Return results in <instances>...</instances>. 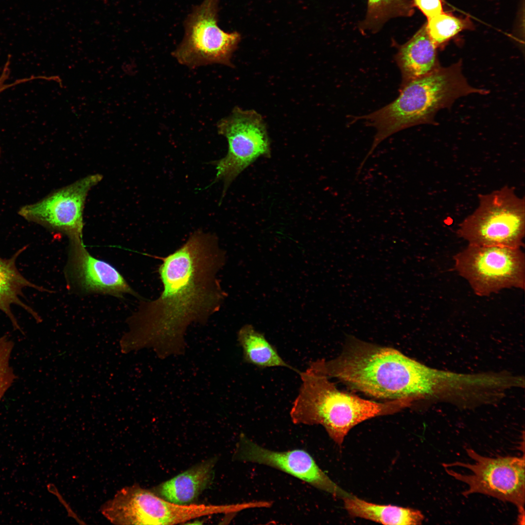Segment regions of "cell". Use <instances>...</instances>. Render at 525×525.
<instances>
[{
  "mask_svg": "<svg viewBox=\"0 0 525 525\" xmlns=\"http://www.w3.org/2000/svg\"><path fill=\"white\" fill-rule=\"evenodd\" d=\"M226 259L217 238L201 230L162 258L163 291L156 299L140 301L127 318L129 331L121 341L124 352L152 349L161 359L184 354L188 327L205 324L227 296L217 277Z\"/></svg>",
  "mask_w": 525,
  "mask_h": 525,
  "instance_id": "1",
  "label": "cell"
},
{
  "mask_svg": "<svg viewBox=\"0 0 525 525\" xmlns=\"http://www.w3.org/2000/svg\"><path fill=\"white\" fill-rule=\"evenodd\" d=\"M309 368L373 397L389 400L456 399L464 385L463 374L430 368L395 349L351 339L342 352Z\"/></svg>",
  "mask_w": 525,
  "mask_h": 525,
  "instance_id": "2",
  "label": "cell"
},
{
  "mask_svg": "<svg viewBox=\"0 0 525 525\" xmlns=\"http://www.w3.org/2000/svg\"><path fill=\"white\" fill-rule=\"evenodd\" d=\"M462 70V62L440 67L423 77L401 86L398 98L388 105L357 119L365 120L376 130L371 146L360 163L361 170L376 148L388 137L402 129L421 124H432L440 109L460 97L478 94Z\"/></svg>",
  "mask_w": 525,
  "mask_h": 525,
  "instance_id": "3",
  "label": "cell"
},
{
  "mask_svg": "<svg viewBox=\"0 0 525 525\" xmlns=\"http://www.w3.org/2000/svg\"><path fill=\"white\" fill-rule=\"evenodd\" d=\"M298 373L302 383L290 412L292 421L295 424L321 425L340 446L355 425L398 412L413 404L409 399L384 402L364 399L339 390L328 377L309 368Z\"/></svg>",
  "mask_w": 525,
  "mask_h": 525,
  "instance_id": "4",
  "label": "cell"
},
{
  "mask_svg": "<svg viewBox=\"0 0 525 525\" xmlns=\"http://www.w3.org/2000/svg\"><path fill=\"white\" fill-rule=\"evenodd\" d=\"M248 502L226 505H180L167 501L138 485L118 491L101 508L116 525H174L202 516L236 513L248 509Z\"/></svg>",
  "mask_w": 525,
  "mask_h": 525,
  "instance_id": "5",
  "label": "cell"
},
{
  "mask_svg": "<svg viewBox=\"0 0 525 525\" xmlns=\"http://www.w3.org/2000/svg\"><path fill=\"white\" fill-rule=\"evenodd\" d=\"M477 208L460 224L456 234L468 244L521 248L525 235V201L504 186L479 194Z\"/></svg>",
  "mask_w": 525,
  "mask_h": 525,
  "instance_id": "6",
  "label": "cell"
},
{
  "mask_svg": "<svg viewBox=\"0 0 525 525\" xmlns=\"http://www.w3.org/2000/svg\"><path fill=\"white\" fill-rule=\"evenodd\" d=\"M466 453L473 463L457 461L443 463L448 475L466 484L462 492L468 497L481 493L515 505L519 513H525V458L516 456L490 457L471 448Z\"/></svg>",
  "mask_w": 525,
  "mask_h": 525,
  "instance_id": "7",
  "label": "cell"
},
{
  "mask_svg": "<svg viewBox=\"0 0 525 525\" xmlns=\"http://www.w3.org/2000/svg\"><path fill=\"white\" fill-rule=\"evenodd\" d=\"M219 0H203L187 17L183 39L172 52L179 64L192 69L215 64L233 67L241 35L219 27Z\"/></svg>",
  "mask_w": 525,
  "mask_h": 525,
  "instance_id": "8",
  "label": "cell"
},
{
  "mask_svg": "<svg viewBox=\"0 0 525 525\" xmlns=\"http://www.w3.org/2000/svg\"><path fill=\"white\" fill-rule=\"evenodd\" d=\"M521 249L468 244L454 256L455 267L478 296L507 288L524 290L525 256Z\"/></svg>",
  "mask_w": 525,
  "mask_h": 525,
  "instance_id": "9",
  "label": "cell"
},
{
  "mask_svg": "<svg viewBox=\"0 0 525 525\" xmlns=\"http://www.w3.org/2000/svg\"><path fill=\"white\" fill-rule=\"evenodd\" d=\"M216 126L228 145L226 156L214 164L215 180L223 181L225 192L236 177L257 158L270 155V144L265 122L254 110L235 106Z\"/></svg>",
  "mask_w": 525,
  "mask_h": 525,
  "instance_id": "10",
  "label": "cell"
},
{
  "mask_svg": "<svg viewBox=\"0 0 525 525\" xmlns=\"http://www.w3.org/2000/svg\"><path fill=\"white\" fill-rule=\"evenodd\" d=\"M102 179V175L98 174L87 175L38 202L21 207L18 214L29 221L67 236L69 240L83 239L87 197Z\"/></svg>",
  "mask_w": 525,
  "mask_h": 525,
  "instance_id": "11",
  "label": "cell"
},
{
  "mask_svg": "<svg viewBox=\"0 0 525 525\" xmlns=\"http://www.w3.org/2000/svg\"><path fill=\"white\" fill-rule=\"evenodd\" d=\"M233 457L241 461L264 465L282 471L335 497L343 499L351 494L334 482L321 469L312 456L303 449L271 450L242 434Z\"/></svg>",
  "mask_w": 525,
  "mask_h": 525,
  "instance_id": "12",
  "label": "cell"
},
{
  "mask_svg": "<svg viewBox=\"0 0 525 525\" xmlns=\"http://www.w3.org/2000/svg\"><path fill=\"white\" fill-rule=\"evenodd\" d=\"M64 273L68 289L74 294L138 296L114 266L90 254L83 239L69 240Z\"/></svg>",
  "mask_w": 525,
  "mask_h": 525,
  "instance_id": "13",
  "label": "cell"
},
{
  "mask_svg": "<svg viewBox=\"0 0 525 525\" xmlns=\"http://www.w3.org/2000/svg\"><path fill=\"white\" fill-rule=\"evenodd\" d=\"M437 48L428 34L426 24L399 47L395 59L402 75L401 86L440 67Z\"/></svg>",
  "mask_w": 525,
  "mask_h": 525,
  "instance_id": "14",
  "label": "cell"
},
{
  "mask_svg": "<svg viewBox=\"0 0 525 525\" xmlns=\"http://www.w3.org/2000/svg\"><path fill=\"white\" fill-rule=\"evenodd\" d=\"M215 462V459H210L198 464L159 484L153 491L175 504H192L211 484Z\"/></svg>",
  "mask_w": 525,
  "mask_h": 525,
  "instance_id": "15",
  "label": "cell"
},
{
  "mask_svg": "<svg viewBox=\"0 0 525 525\" xmlns=\"http://www.w3.org/2000/svg\"><path fill=\"white\" fill-rule=\"evenodd\" d=\"M25 249V246L19 249L9 259L0 257V310L9 317L15 329L20 331L11 306L14 304L20 306L39 322L41 318L37 313L21 300V298L24 297L22 290L29 287L40 291H47L29 281L18 270L17 259Z\"/></svg>",
  "mask_w": 525,
  "mask_h": 525,
  "instance_id": "16",
  "label": "cell"
},
{
  "mask_svg": "<svg viewBox=\"0 0 525 525\" xmlns=\"http://www.w3.org/2000/svg\"><path fill=\"white\" fill-rule=\"evenodd\" d=\"M342 499L351 517L390 525H420L424 518L420 511L409 508L372 503L352 494Z\"/></svg>",
  "mask_w": 525,
  "mask_h": 525,
  "instance_id": "17",
  "label": "cell"
},
{
  "mask_svg": "<svg viewBox=\"0 0 525 525\" xmlns=\"http://www.w3.org/2000/svg\"><path fill=\"white\" fill-rule=\"evenodd\" d=\"M237 340L243 350V359L245 363L261 368L285 367L299 372L287 364L264 335L252 325L247 324L240 329L237 332Z\"/></svg>",
  "mask_w": 525,
  "mask_h": 525,
  "instance_id": "18",
  "label": "cell"
},
{
  "mask_svg": "<svg viewBox=\"0 0 525 525\" xmlns=\"http://www.w3.org/2000/svg\"><path fill=\"white\" fill-rule=\"evenodd\" d=\"M414 7L411 0H368L366 15L360 23V30L365 33H376L389 19L412 16Z\"/></svg>",
  "mask_w": 525,
  "mask_h": 525,
  "instance_id": "19",
  "label": "cell"
},
{
  "mask_svg": "<svg viewBox=\"0 0 525 525\" xmlns=\"http://www.w3.org/2000/svg\"><path fill=\"white\" fill-rule=\"evenodd\" d=\"M425 24L428 34L437 47L472 27L469 19L459 18L444 12L427 18Z\"/></svg>",
  "mask_w": 525,
  "mask_h": 525,
  "instance_id": "20",
  "label": "cell"
},
{
  "mask_svg": "<svg viewBox=\"0 0 525 525\" xmlns=\"http://www.w3.org/2000/svg\"><path fill=\"white\" fill-rule=\"evenodd\" d=\"M14 343L7 336L0 337V400L16 379L11 360Z\"/></svg>",
  "mask_w": 525,
  "mask_h": 525,
  "instance_id": "21",
  "label": "cell"
},
{
  "mask_svg": "<svg viewBox=\"0 0 525 525\" xmlns=\"http://www.w3.org/2000/svg\"><path fill=\"white\" fill-rule=\"evenodd\" d=\"M411 1L414 6L417 7L427 18L443 12L441 0H411Z\"/></svg>",
  "mask_w": 525,
  "mask_h": 525,
  "instance_id": "22",
  "label": "cell"
},
{
  "mask_svg": "<svg viewBox=\"0 0 525 525\" xmlns=\"http://www.w3.org/2000/svg\"><path fill=\"white\" fill-rule=\"evenodd\" d=\"M10 59H8L7 61L5 63L4 66L3 68L2 71L0 74V93L3 91L9 88L15 86L16 85L27 82L28 81H31L33 80H37V76L36 75H33L30 77L24 78L19 79H18L13 83L7 84L6 83V81L8 79L10 76Z\"/></svg>",
  "mask_w": 525,
  "mask_h": 525,
  "instance_id": "23",
  "label": "cell"
},
{
  "mask_svg": "<svg viewBox=\"0 0 525 525\" xmlns=\"http://www.w3.org/2000/svg\"><path fill=\"white\" fill-rule=\"evenodd\" d=\"M136 66L134 62L126 61L122 62L121 69L123 73L127 76H133L135 73Z\"/></svg>",
  "mask_w": 525,
  "mask_h": 525,
  "instance_id": "24",
  "label": "cell"
},
{
  "mask_svg": "<svg viewBox=\"0 0 525 525\" xmlns=\"http://www.w3.org/2000/svg\"><path fill=\"white\" fill-rule=\"evenodd\" d=\"M478 377H479V376H478ZM479 382H480V380H479ZM479 384H478V387H479ZM478 388H477V390H478ZM477 391H476V392H477ZM476 393H475V394H476ZM475 395H474V396H475ZM473 398H472V399H473ZM470 401H469V402H470Z\"/></svg>",
  "mask_w": 525,
  "mask_h": 525,
  "instance_id": "25",
  "label": "cell"
}]
</instances>
